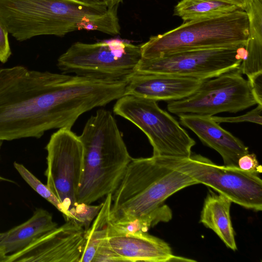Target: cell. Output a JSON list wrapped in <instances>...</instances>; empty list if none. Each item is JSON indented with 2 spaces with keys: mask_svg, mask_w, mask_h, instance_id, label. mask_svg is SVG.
Masks as SVG:
<instances>
[{
  "mask_svg": "<svg viewBox=\"0 0 262 262\" xmlns=\"http://www.w3.org/2000/svg\"><path fill=\"white\" fill-rule=\"evenodd\" d=\"M249 20L238 9L223 15L184 22L179 27L150 37L140 45L142 58L151 59L186 50L245 46Z\"/></svg>",
  "mask_w": 262,
  "mask_h": 262,
  "instance_id": "4",
  "label": "cell"
},
{
  "mask_svg": "<svg viewBox=\"0 0 262 262\" xmlns=\"http://www.w3.org/2000/svg\"><path fill=\"white\" fill-rule=\"evenodd\" d=\"M2 144H3V141H0V149L1 148V147L2 146Z\"/></svg>",
  "mask_w": 262,
  "mask_h": 262,
  "instance_id": "32",
  "label": "cell"
},
{
  "mask_svg": "<svg viewBox=\"0 0 262 262\" xmlns=\"http://www.w3.org/2000/svg\"><path fill=\"white\" fill-rule=\"evenodd\" d=\"M3 181H6V182H13V181L9 180L7 178H4L0 176V182H3Z\"/></svg>",
  "mask_w": 262,
  "mask_h": 262,
  "instance_id": "30",
  "label": "cell"
},
{
  "mask_svg": "<svg viewBox=\"0 0 262 262\" xmlns=\"http://www.w3.org/2000/svg\"><path fill=\"white\" fill-rule=\"evenodd\" d=\"M13 166L21 178L33 190L56 207L63 216L66 215L62 204L47 184H43L23 164L14 162Z\"/></svg>",
  "mask_w": 262,
  "mask_h": 262,
  "instance_id": "20",
  "label": "cell"
},
{
  "mask_svg": "<svg viewBox=\"0 0 262 262\" xmlns=\"http://www.w3.org/2000/svg\"><path fill=\"white\" fill-rule=\"evenodd\" d=\"M237 166L241 169L256 175L261 172V167L254 154H246L238 160Z\"/></svg>",
  "mask_w": 262,
  "mask_h": 262,
  "instance_id": "23",
  "label": "cell"
},
{
  "mask_svg": "<svg viewBox=\"0 0 262 262\" xmlns=\"http://www.w3.org/2000/svg\"><path fill=\"white\" fill-rule=\"evenodd\" d=\"M73 1H79V0H73Z\"/></svg>",
  "mask_w": 262,
  "mask_h": 262,
  "instance_id": "33",
  "label": "cell"
},
{
  "mask_svg": "<svg viewBox=\"0 0 262 262\" xmlns=\"http://www.w3.org/2000/svg\"><path fill=\"white\" fill-rule=\"evenodd\" d=\"M256 104L249 81L237 69L205 80L190 96L169 101L167 108L177 115L212 116L223 112L235 113Z\"/></svg>",
  "mask_w": 262,
  "mask_h": 262,
  "instance_id": "8",
  "label": "cell"
},
{
  "mask_svg": "<svg viewBox=\"0 0 262 262\" xmlns=\"http://www.w3.org/2000/svg\"><path fill=\"white\" fill-rule=\"evenodd\" d=\"M232 202L226 196L209 190L201 213L200 222L213 230L225 245L237 250L230 209Z\"/></svg>",
  "mask_w": 262,
  "mask_h": 262,
  "instance_id": "15",
  "label": "cell"
},
{
  "mask_svg": "<svg viewBox=\"0 0 262 262\" xmlns=\"http://www.w3.org/2000/svg\"><path fill=\"white\" fill-rule=\"evenodd\" d=\"M240 47L193 49L141 58L136 71L207 80L238 69L242 61L237 54Z\"/></svg>",
  "mask_w": 262,
  "mask_h": 262,
  "instance_id": "9",
  "label": "cell"
},
{
  "mask_svg": "<svg viewBox=\"0 0 262 262\" xmlns=\"http://www.w3.org/2000/svg\"><path fill=\"white\" fill-rule=\"evenodd\" d=\"M7 255L3 249L0 248V262H6Z\"/></svg>",
  "mask_w": 262,
  "mask_h": 262,
  "instance_id": "29",
  "label": "cell"
},
{
  "mask_svg": "<svg viewBox=\"0 0 262 262\" xmlns=\"http://www.w3.org/2000/svg\"><path fill=\"white\" fill-rule=\"evenodd\" d=\"M229 2H230L239 8L244 10L246 7L247 3L250 0H224Z\"/></svg>",
  "mask_w": 262,
  "mask_h": 262,
  "instance_id": "28",
  "label": "cell"
},
{
  "mask_svg": "<svg viewBox=\"0 0 262 262\" xmlns=\"http://www.w3.org/2000/svg\"><path fill=\"white\" fill-rule=\"evenodd\" d=\"M162 165L185 173L228 199L255 211L262 209V181L238 167L216 165L200 155L189 157L154 156Z\"/></svg>",
  "mask_w": 262,
  "mask_h": 262,
  "instance_id": "6",
  "label": "cell"
},
{
  "mask_svg": "<svg viewBox=\"0 0 262 262\" xmlns=\"http://www.w3.org/2000/svg\"><path fill=\"white\" fill-rule=\"evenodd\" d=\"M262 105L257 106L245 114L237 117H217L211 116L212 118L217 123H239L249 122L262 124Z\"/></svg>",
  "mask_w": 262,
  "mask_h": 262,
  "instance_id": "22",
  "label": "cell"
},
{
  "mask_svg": "<svg viewBox=\"0 0 262 262\" xmlns=\"http://www.w3.org/2000/svg\"><path fill=\"white\" fill-rule=\"evenodd\" d=\"M83 168L77 202L91 204L113 193L132 158L112 113L99 109L78 136Z\"/></svg>",
  "mask_w": 262,
  "mask_h": 262,
  "instance_id": "2",
  "label": "cell"
},
{
  "mask_svg": "<svg viewBox=\"0 0 262 262\" xmlns=\"http://www.w3.org/2000/svg\"><path fill=\"white\" fill-rule=\"evenodd\" d=\"M57 226L49 211L37 208L30 219L6 232L0 241V248L7 254L17 252L35 238Z\"/></svg>",
  "mask_w": 262,
  "mask_h": 262,
  "instance_id": "16",
  "label": "cell"
},
{
  "mask_svg": "<svg viewBox=\"0 0 262 262\" xmlns=\"http://www.w3.org/2000/svg\"><path fill=\"white\" fill-rule=\"evenodd\" d=\"M6 234L5 232H0V241L4 237Z\"/></svg>",
  "mask_w": 262,
  "mask_h": 262,
  "instance_id": "31",
  "label": "cell"
},
{
  "mask_svg": "<svg viewBox=\"0 0 262 262\" xmlns=\"http://www.w3.org/2000/svg\"><path fill=\"white\" fill-rule=\"evenodd\" d=\"M120 258L108 247L106 238L99 245L92 262H121Z\"/></svg>",
  "mask_w": 262,
  "mask_h": 262,
  "instance_id": "24",
  "label": "cell"
},
{
  "mask_svg": "<svg viewBox=\"0 0 262 262\" xmlns=\"http://www.w3.org/2000/svg\"><path fill=\"white\" fill-rule=\"evenodd\" d=\"M257 104L262 105V72L248 77Z\"/></svg>",
  "mask_w": 262,
  "mask_h": 262,
  "instance_id": "26",
  "label": "cell"
},
{
  "mask_svg": "<svg viewBox=\"0 0 262 262\" xmlns=\"http://www.w3.org/2000/svg\"><path fill=\"white\" fill-rule=\"evenodd\" d=\"M244 10L249 20L247 54L238 70L249 77L262 72V0H250Z\"/></svg>",
  "mask_w": 262,
  "mask_h": 262,
  "instance_id": "17",
  "label": "cell"
},
{
  "mask_svg": "<svg viewBox=\"0 0 262 262\" xmlns=\"http://www.w3.org/2000/svg\"><path fill=\"white\" fill-rule=\"evenodd\" d=\"M8 32L0 22V62H6L11 55Z\"/></svg>",
  "mask_w": 262,
  "mask_h": 262,
  "instance_id": "25",
  "label": "cell"
},
{
  "mask_svg": "<svg viewBox=\"0 0 262 262\" xmlns=\"http://www.w3.org/2000/svg\"><path fill=\"white\" fill-rule=\"evenodd\" d=\"M126 80L125 95L171 101L190 96L205 80L135 71Z\"/></svg>",
  "mask_w": 262,
  "mask_h": 262,
  "instance_id": "13",
  "label": "cell"
},
{
  "mask_svg": "<svg viewBox=\"0 0 262 262\" xmlns=\"http://www.w3.org/2000/svg\"><path fill=\"white\" fill-rule=\"evenodd\" d=\"M103 203L92 205L84 203H77L69 211V216L66 221L74 220L86 232L90 225L100 210Z\"/></svg>",
  "mask_w": 262,
  "mask_h": 262,
  "instance_id": "21",
  "label": "cell"
},
{
  "mask_svg": "<svg viewBox=\"0 0 262 262\" xmlns=\"http://www.w3.org/2000/svg\"><path fill=\"white\" fill-rule=\"evenodd\" d=\"M195 184L199 183L189 175L165 167L154 156L132 158L112 194L110 221L144 219L172 194Z\"/></svg>",
  "mask_w": 262,
  "mask_h": 262,
  "instance_id": "3",
  "label": "cell"
},
{
  "mask_svg": "<svg viewBox=\"0 0 262 262\" xmlns=\"http://www.w3.org/2000/svg\"><path fill=\"white\" fill-rule=\"evenodd\" d=\"M238 9L235 5L224 0H181L174 7L173 15L185 22L214 17Z\"/></svg>",
  "mask_w": 262,
  "mask_h": 262,
  "instance_id": "18",
  "label": "cell"
},
{
  "mask_svg": "<svg viewBox=\"0 0 262 262\" xmlns=\"http://www.w3.org/2000/svg\"><path fill=\"white\" fill-rule=\"evenodd\" d=\"M80 1L92 5L98 6L112 9L118 6L123 0H79Z\"/></svg>",
  "mask_w": 262,
  "mask_h": 262,
  "instance_id": "27",
  "label": "cell"
},
{
  "mask_svg": "<svg viewBox=\"0 0 262 262\" xmlns=\"http://www.w3.org/2000/svg\"><path fill=\"white\" fill-rule=\"evenodd\" d=\"M114 113L128 120L147 136L153 156L189 157L195 141L180 124L157 101L146 98L124 95L117 100Z\"/></svg>",
  "mask_w": 262,
  "mask_h": 262,
  "instance_id": "7",
  "label": "cell"
},
{
  "mask_svg": "<svg viewBox=\"0 0 262 262\" xmlns=\"http://www.w3.org/2000/svg\"><path fill=\"white\" fill-rule=\"evenodd\" d=\"M142 58L140 45L114 38L93 43L76 42L57 59L63 74L126 80Z\"/></svg>",
  "mask_w": 262,
  "mask_h": 262,
  "instance_id": "5",
  "label": "cell"
},
{
  "mask_svg": "<svg viewBox=\"0 0 262 262\" xmlns=\"http://www.w3.org/2000/svg\"><path fill=\"white\" fill-rule=\"evenodd\" d=\"M106 242L121 261H195L173 255L166 242L147 232L122 233L108 226Z\"/></svg>",
  "mask_w": 262,
  "mask_h": 262,
  "instance_id": "12",
  "label": "cell"
},
{
  "mask_svg": "<svg viewBox=\"0 0 262 262\" xmlns=\"http://www.w3.org/2000/svg\"><path fill=\"white\" fill-rule=\"evenodd\" d=\"M102 203L92 226L86 232L85 244L80 262H92L100 244L107 236L112 193L106 195Z\"/></svg>",
  "mask_w": 262,
  "mask_h": 262,
  "instance_id": "19",
  "label": "cell"
},
{
  "mask_svg": "<svg viewBox=\"0 0 262 262\" xmlns=\"http://www.w3.org/2000/svg\"><path fill=\"white\" fill-rule=\"evenodd\" d=\"M100 104L91 78L29 70L0 69V141L41 138L53 129H71Z\"/></svg>",
  "mask_w": 262,
  "mask_h": 262,
  "instance_id": "1",
  "label": "cell"
},
{
  "mask_svg": "<svg viewBox=\"0 0 262 262\" xmlns=\"http://www.w3.org/2000/svg\"><path fill=\"white\" fill-rule=\"evenodd\" d=\"M47 185L59 200L66 212L77 202L83 168V147L79 137L71 129L60 128L53 133L46 146Z\"/></svg>",
  "mask_w": 262,
  "mask_h": 262,
  "instance_id": "10",
  "label": "cell"
},
{
  "mask_svg": "<svg viewBox=\"0 0 262 262\" xmlns=\"http://www.w3.org/2000/svg\"><path fill=\"white\" fill-rule=\"evenodd\" d=\"M181 124L192 131L201 142L222 157L225 165L237 166L238 159L249 153L238 138L226 130L211 116L192 114L178 115Z\"/></svg>",
  "mask_w": 262,
  "mask_h": 262,
  "instance_id": "14",
  "label": "cell"
},
{
  "mask_svg": "<svg viewBox=\"0 0 262 262\" xmlns=\"http://www.w3.org/2000/svg\"><path fill=\"white\" fill-rule=\"evenodd\" d=\"M85 240L84 229L71 219L8 254L6 262H80Z\"/></svg>",
  "mask_w": 262,
  "mask_h": 262,
  "instance_id": "11",
  "label": "cell"
}]
</instances>
